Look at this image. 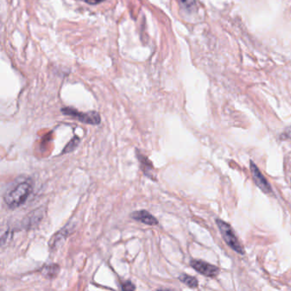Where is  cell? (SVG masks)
<instances>
[{"label": "cell", "mask_w": 291, "mask_h": 291, "mask_svg": "<svg viewBox=\"0 0 291 291\" xmlns=\"http://www.w3.org/2000/svg\"><path fill=\"white\" fill-rule=\"evenodd\" d=\"M33 191V182L27 180L16 185L13 189L5 193L3 200L8 208L15 209L23 204Z\"/></svg>", "instance_id": "obj_1"}, {"label": "cell", "mask_w": 291, "mask_h": 291, "mask_svg": "<svg viewBox=\"0 0 291 291\" xmlns=\"http://www.w3.org/2000/svg\"><path fill=\"white\" fill-rule=\"evenodd\" d=\"M216 224L218 227H219V229H220L222 238H223L224 240H225V242L229 246L230 248H233V250L237 252L238 254H244L243 248L242 247L240 242L237 239L232 226L226 223L223 220H220V219H217Z\"/></svg>", "instance_id": "obj_2"}, {"label": "cell", "mask_w": 291, "mask_h": 291, "mask_svg": "<svg viewBox=\"0 0 291 291\" xmlns=\"http://www.w3.org/2000/svg\"><path fill=\"white\" fill-rule=\"evenodd\" d=\"M61 111L63 115L71 116V117L75 118L78 121H81L86 124L98 125L101 122L99 114L95 111L83 113V112H79L77 109L69 108V107L62 108Z\"/></svg>", "instance_id": "obj_3"}, {"label": "cell", "mask_w": 291, "mask_h": 291, "mask_svg": "<svg viewBox=\"0 0 291 291\" xmlns=\"http://www.w3.org/2000/svg\"><path fill=\"white\" fill-rule=\"evenodd\" d=\"M191 266L197 273H201V274L206 276V277H209V278H214L219 273V268L217 266L207 263L203 260H192L191 261Z\"/></svg>", "instance_id": "obj_4"}, {"label": "cell", "mask_w": 291, "mask_h": 291, "mask_svg": "<svg viewBox=\"0 0 291 291\" xmlns=\"http://www.w3.org/2000/svg\"><path fill=\"white\" fill-rule=\"evenodd\" d=\"M250 170L255 185L265 193H271L272 192V187L270 186V184L267 182V180L264 177L263 174L260 173L257 166L254 164L253 161H250Z\"/></svg>", "instance_id": "obj_5"}, {"label": "cell", "mask_w": 291, "mask_h": 291, "mask_svg": "<svg viewBox=\"0 0 291 291\" xmlns=\"http://www.w3.org/2000/svg\"><path fill=\"white\" fill-rule=\"evenodd\" d=\"M131 218L133 220L146 224L148 226H156L158 225V220L155 219L150 213L146 210L135 211L131 214Z\"/></svg>", "instance_id": "obj_6"}, {"label": "cell", "mask_w": 291, "mask_h": 291, "mask_svg": "<svg viewBox=\"0 0 291 291\" xmlns=\"http://www.w3.org/2000/svg\"><path fill=\"white\" fill-rule=\"evenodd\" d=\"M138 158L140 160V164H141V169L144 172V174H146V176L153 179V177H152V175H153L152 174L153 167H152L151 162L145 155H141V154L138 155Z\"/></svg>", "instance_id": "obj_7"}, {"label": "cell", "mask_w": 291, "mask_h": 291, "mask_svg": "<svg viewBox=\"0 0 291 291\" xmlns=\"http://www.w3.org/2000/svg\"><path fill=\"white\" fill-rule=\"evenodd\" d=\"M180 282L184 283L185 285L189 286L191 288H195L198 286V281L197 279L192 277V276L187 275V274H181L179 277Z\"/></svg>", "instance_id": "obj_8"}, {"label": "cell", "mask_w": 291, "mask_h": 291, "mask_svg": "<svg viewBox=\"0 0 291 291\" xmlns=\"http://www.w3.org/2000/svg\"><path fill=\"white\" fill-rule=\"evenodd\" d=\"M59 272V266L56 265H50L46 266V268L42 271L43 275L47 277V279H53L56 277Z\"/></svg>", "instance_id": "obj_9"}, {"label": "cell", "mask_w": 291, "mask_h": 291, "mask_svg": "<svg viewBox=\"0 0 291 291\" xmlns=\"http://www.w3.org/2000/svg\"><path fill=\"white\" fill-rule=\"evenodd\" d=\"M80 141H81V140H80L77 136L74 137V138L68 142V145L65 146V148L62 150V154H66V153H69V152H72L73 150H75V149H76L78 145L80 144Z\"/></svg>", "instance_id": "obj_10"}, {"label": "cell", "mask_w": 291, "mask_h": 291, "mask_svg": "<svg viewBox=\"0 0 291 291\" xmlns=\"http://www.w3.org/2000/svg\"><path fill=\"white\" fill-rule=\"evenodd\" d=\"M180 3L184 9L191 11L195 6V0H180Z\"/></svg>", "instance_id": "obj_11"}, {"label": "cell", "mask_w": 291, "mask_h": 291, "mask_svg": "<svg viewBox=\"0 0 291 291\" xmlns=\"http://www.w3.org/2000/svg\"><path fill=\"white\" fill-rule=\"evenodd\" d=\"M135 289H136L135 286L130 281H126V282L122 283V285H121V290H123V291H134Z\"/></svg>", "instance_id": "obj_12"}, {"label": "cell", "mask_w": 291, "mask_h": 291, "mask_svg": "<svg viewBox=\"0 0 291 291\" xmlns=\"http://www.w3.org/2000/svg\"><path fill=\"white\" fill-rule=\"evenodd\" d=\"M281 138L282 139H291V127H289L284 132L282 135H281Z\"/></svg>", "instance_id": "obj_13"}]
</instances>
